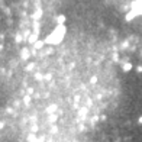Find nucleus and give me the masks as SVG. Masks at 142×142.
<instances>
[{
    "mask_svg": "<svg viewBox=\"0 0 142 142\" xmlns=\"http://www.w3.org/2000/svg\"><path fill=\"white\" fill-rule=\"evenodd\" d=\"M64 35H65V26H64V25H58V26L55 28V30L45 39V44H49V45L54 44V45H57V44H60V42L62 41Z\"/></svg>",
    "mask_w": 142,
    "mask_h": 142,
    "instance_id": "obj_1",
    "label": "nucleus"
},
{
    "mask_svg": "<svg viewBox=\"0 0 142 142\" xmlns=\"http://www.w3.org/2000/svg\"><path fill=\"white\" fill-rule=\"evenodd\" d=\"M29 57H30V51H29V48H22L20 49V58L22 60H29Z\"/></svg>",
    "mask_w": 142,
    "mask_h": 142,
    "instance_id": "obj_2",
    "label": "nucleus"
},
{
    "mask_svg": "<svg viewBox=\"0 0 142 142\" xmlns=\"http://www.w3.org/2000/svg\"><path fill=\"white\" fill-rule=\"evenodd\" d=\"M44 45H45V41H36V42L33 44V49L35 51H39V49L44 48Z\"/></svg>",
    "mask_w": 142,
    "mask_h": 142,
    "instance_id": "obj_3",
    "label": "nucleus"
},
{
    "mask_svg": "<svg viewBox=\"0 0 142 142\" xmlns=\"http://www.w3.org/2000/svg\"><path fill=\"white\" fill-rule=\"evenodd\" d=\"M57 22H58V25H64V23H65V16H64V15H60V16L57 17Z\"/></svg>",
    "mask_w": 142,
    "mask_h": 142,
    "instance_id": "obj_4",
    "label": "nucleus"
},
{
    "mask_svg": "<svg viewBox=\"0 0 142 142\" xmlns=\"http://www.w3.org/2000/svg\"><path fill=\"white\" fill-rule=\"evenodd\" d=\"M30 101H32V97H30L29 94H26V96L23 97V103H25L26 106H29V104H30Z\"/></svg>",
    "mask_w": 142,
    "mask_h": 142,
    "instance_id": "obj_5",
    "label": "nucleus"
},
{
    "mask_svg": "<svg viewBox=\"0 0 142 142\" xmlns=\"http://www.w3.org/2000/svg\"><path fill=\"white\" fill-rule=\"evenodd\" d=\"M28 41H29V44H32V45L36 42V32H35L32 36H29V38H28Z\"/></svg>",
    "mask_w": 142,
    "mask_h": 142,
    "instance_id": "obj_6",
    "label": "nucleus"
},
{
    "mask_svg": "<svg viewBox=\"0 0 142 142\" xmlns=\"http://www.w3.org/2000/svg\"><path fill=\"white\" fill-rule=\"evenodd\" d=\"M15 41H16L17 44H19V42L22 41V36H20V35H19V33H17V35H16V36H15Z\"/></svg>",
    "mask_w": 142,
    "mask_h": 142,
    "instance_id": "obj_7",
    "label": "nucleus"
},
{
    "mask_svg": "<svg viewBox=\"0 0 142 142\" xmlns=\"http://www.w3.org/2000/svg\"><path fill=\"white\" fill-rule=\"evenodd\" d=\"M33 67H35V65H33V64L30 62V64H28V65H26V70H28V71H30V70H32Z\"/></svg>",
    "mask_w": 142,
    "mask_h": 142,
    "instance_id": "obj_8",
    "label": "nucleus"
},
{
    "mask_svg": "<svg viewBox=\"0 0 142 142\" xmlns=\"http://www.w3.org/2000/svg\"><path fill=\"white\" fill-rule=\"evenodd\" d=\"M35 77H36V80H41V78H42V76H41V74H36Z\"/></svg>",
    "mask_w": 142,
    "mask_h": 142,
    "instance_id": "obj_9",
    "label": "nucleus"
},
{
    "mask_svg": "<svg viewBox=\"0 0 142 142\" xmlns=\"http://www.w3.org/2000/svg\"><path fill=\"white\" fill-rule=\"evenodd\" d=\"M3 126H5V123H3V122H0V129H3Z\"/></svg>",
    "mask_w": 142,
    "mask_h": 142,
    "instance_id": "obj_10",
    "label": "nucleus"
}]
</instances>
